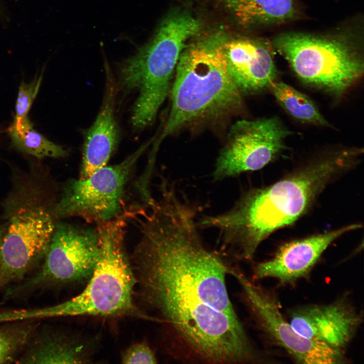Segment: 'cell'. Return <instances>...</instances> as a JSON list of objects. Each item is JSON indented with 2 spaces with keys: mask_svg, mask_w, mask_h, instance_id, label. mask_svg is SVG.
<instances>
[{
  "mask_svg": "<svg viewBox=\"0 0 364 364\" xmlns=\"http://www.w3.org/2000/svg\"><path fill=\"white\" fill-rule=\"evenodd\" d=\"M196 210L174 204L138 221L131 264L153 322L162 326L166 350L187 364H251L256 348L231 300L230 263L205 245Z\"/></svg>",
  "mask_w": 364,
  "mask_h": 364,
  "instance_id": "6da1fadb",
  "label": "cell"
},
{
  "mask_svg": "<svg viewBox=\"0 0 364 364\" xmlns=\"http://www.w3.org/2000/svg\"><path fill=\"white\" fill-rule=\"evenodd\" d=\"M362 152L351 147L324 154L269 186L247 191L230 210L203 217L199 224L218 230L237 259L251 260L262 241L304 214L329 184L356 164Z\"/></svg>",
  "mask_w": 364,
  "mask_h": 364,
  "instance_id": "7a4b0ae2",
  "label": "cell"
},
{
  "mask_svg": "<svg viewBox=\"0 0 364 364\" xmlns=\"http://www.w3.org/2000/svg\"><path fill=\"white\" fill-rule=\"evenodd\" d=\"M221 31L202 33L183 51L171 85V105L159 146L168 135L198 121L218 119L239 109L243 95L228 70Z\"/></svg>",
  "mask_w": 364,
  "mask_h": 364,
  "instance_id": "3957f363",
  "label": "cell"
},
{
  "mask_svg": "<svg viewBox=\"0 0 364 364\" xmlns=\"http://www.w3.org/2000/svg\"><path fill=\"white\" fill-rule=\"evenodd\" d=\"M126 219L122 215L97 224L100 253L87 285L77 296L51 308L50 315L128 316L152 322L133 303L136 282L125 249Z\"/></svg>",
  "mask_w": 364,
  "mask_h": 364,
  "instance_id": "277c9868",
  "label": "cell"
},
{
  "mask_svg": "<svg viewBox=\"0 0 364 364\" xmlns=\"http://www.w3.org/2000/svg\"><path fill=\"white\" fill-rule=\"evenodd\" d=\"M203 24L189 8L168 12L146 45L122 63L120 85L139 93L134 106L142 111L159 109L170 91L179 57L190 41L201 32Z\"/></svg>",
  "mask_w": 364,
  "mask_h": 364,
  "instance_id": "5b68a950",
  "label": "cell"
},
{
  "mask_svg": "<svg viewBox=\"0 0 364 364\" xmlns=\"http://www.w3.org/2000/svg\"><path fill=\"white\" fill-rule=\"evenodd\" d=\"M273 45L299 80L333 96L343 95L362 76V58L345 40L289 33L276 37Z\"/></svg>",
  "mask_w": 364,
  "mask_h": 364,
  "instance_id": "8992f818",
  "label": "cell"
},
{
  "mask_svg": "<svg viewBox=\"0 0 364 364\" xmlns=\"http://www.w3.org/2000/svg\"><path fill=\"white\" fill-rule=\"evenodd\" d=\"M151 142L117 164L106 165L84 179L67 182L55 206V215L78 217L97 224L123 215L125 186L138 160Z\"/></svg>",
  "mask_w": 364,
  "mask_h": 364,
  "instance_id": "52a82bcc",
  "label": "cell"
},
{
  "mask_svg": "<svg viewBox=\"0 0 364 364\" xmlns=\"http://www.w3.org/2000/svg\"><path fill=\"white\" fill-rule=\"evenodd\" d=\"M229 268V275L238 282L243 302L259 330L296 362L335 364L346 362L343 351L298 333L284 317L275 295L248 279L239 268L233 265Z\"/></svg>",
  "mask_w": 364,
  "mask_h": 364,
  "instance_id": "ba28073f",
  "label": "cell"
},
{
  "mask_svg": "<svg viewBox=\"0 0 364 364\" xmlns=\"http://www.w3.org/2000/svg\"><path fill=\"white\" fill-rule=\"evenodd\" d=\"M292 132L277 117L239 120L228 132L213 172L215 181L261 169L285 147Z\"/></svg>",
  "mask_w": 364,
  "mask_h": 364,
  "instance_id": "9c48e42d",
  "label": "cell"
},
{
  "mask_svg": "<svg viewBox=\"0 0 364 364\" xmlns=\"http://www.w3.org/2000/svg\"><path fill=\"white\" fill-rule=\"evenodd\" d=\"M99 253L97 229L80 228L66 223H58L55 225L41 268L22 288L89 279Z\"/></svg>",
  "mask_w": 364,
  "mask_h": 364,
  "instance_id": "30bf717a",
  "label": "cell"
},
{
  "mask_svg": "<svg viewBox=\"0 0 364 364\" xmlns=\"http://www.w3.org/2000/svg\"><path fill=\"white\" fill-rule=\"evenodd\" d=\"M55 225L40 206L20 208L12 216L0 243V290L23 279L45 256Z\"/></svg>",
  "mask_w": 364,
  "mask_h": 364,
  "instance_id": "8fae6325",
  "label": "cell"
},
{
  "mask_svg": "<svg viewBox=\"0 0 364 364\" xmlns=\"http://www.w3.org/2000/svg\"><path fill=\"white\" fill-rule=\"evenodd\" d=\"M362 316L344 297L324 305L292 309L289 322L302 336L343 351L355 336Z\"/></svg>",
  "mask_w": 364,
  "mask_h": 364,
  "instance_id": "7c38bea8",
  "label": "cell"
},
{
  "mask_svg": "<svg viewBox=\"0 0 364 364\" xmlns=\"http://www.w3.org/2000/svg\"><path fill=\"white\" fill-rule=\"evenodd\" d=\"M354 223L323 234L296 240L281 246L270 259L256 264L253 281L272 278L291 284L307 277L329 246L343 235L359 229Z\"/></svg>",
  "mask_w": 364,
  "mask_h": 364,
  "instance_id": "4fadbf2b",
  "label": "cell"
},
{
  "mask_svg": "<svg viewBox=\"0 0 364 364\" xmlns=\"http://www.w3.org/2000/svg\"><path fill=\"white\" fill-rule=\"evenodd\" d=\"M224 52L229 74L243 96L269 89L276 80L271 51L263 41L228 35Z\"/></svg>",
  "mask_w": 364,
  "mask_h": 364,
  "instance_id": "5bb4252c",
  "label": "cell"
},
{
  "mask_svg": "<svg viewBox=\"0 0 364 364\" xmlns=\"http://www.w3.org/2000/svg\"><path fill=\"white\" fill-rule=\"evenodd\" d=\"M108 74L102 106L84 138L78 178L80 179L88 178L106 166L118 142V129L114 114V86Z\"/></svg>",
  "mask_w": 364,
  "mask_h": 364,
  "instance_id": "9a60e30c",
  "label": "cell"
},
{
  "mask_svg": "<svg viewBox=\"0 0 364 364\" xmlns=\"http://www.w3.org/2000/svg\"><path fill=\"white\" fill-rule=\"evenodd\" d=\"M29 344L19 362L85 363L90 362L93 353L89 343L57 331L39 333Z\"/></svg>",
  "mask_w": 364,
  "mask_h": 364,
  "instance_id": "2e32d148",
  "label": "cell"
},
{
  "mask_svg": "<svg viewBox=\"0 0 364 364\" xmlns=\"http://www.w3.org/2000/svg\"><path fill=\"white\" fill-rule=\"evenodd\" d=\"M239 25L251 27L283 22L292 19L293 0H219Z\"/></svg>",
  "mask_w": 364,
  "mask_h": 364,
  "instance_id": "e0dca14e",
  "label": "cell"
},
{
  "mask_svg": "<svg viewBox=\"0 0 364 364\" xmlns=\"http://www.w3.org/2000/svg\"><path fill=\"white\" fill-rule=\"evenodd\" d=\"M8 131L12 145L21 152L38 158H60L67 154L62 147L37 131L28 116L15 117Z\"/></svg>",
  "mask_w": 364,
  "mask_h": 364,
  "instance_id": "ac0fdd59",
  "label": "cell"
},
{
  "mask_svg": "<svg viewBox=\"0 0 364 364\" xmlns=\"http://www.w3.org/2000/svg\"><path fill=\"white\" fill-rule=\"evenodd\" d=\"M269 89L283 109L296 120L315 125L329 126L328 121L306 95L277 80L271 83Z\"/></svg>",
  "mask_w": 364,
  "mask_h": 364,
  "instance_id": "d6986e66",
  "label": "cell"
},
{
  "mask_svg": "<svg viewBox=\"0 0 364 364\" xmlns=\"http://www.w3.org/2000/svg\"><path fill=\"white\" fill-rule=\"evenodd\" d=\"M32 326H12L0 328V363L14 360L16 354L29 341Z\"/></svg>",
  "mask_w": 364,
  "mask_h": 364,
  "instance_id": "ffe728a7",
  "label": "cell"
},
{
  "mask_svg": "<svg viewBox=\"0 0 364 364\" xmlns=\"http://www.w3.org/2000/svg\"><path fill=\"white\" fill-rule=\"evenodd\" d=\"M44 72L42 68L39 75H36L29 82L22 81L18 88L16 102V115L15 117H23L28 113L39 90Z\"/></svg>",
  "mask_w": 364,
  "mask_h": 364,
  "instance_id": "44dd1931",
  "label": "cell"
},
{
  "mask_svg": "<svg viewBox=\"0 0 364 364\" xmlns=\"http://www.w3.org/2000/svg\"><path fill=\"white\" fill-rule=\"evenodd\" d=\"M123 363H157L158 359L155 352L146 342L133 344L122 352Z\"/></svg>",
  "mask_w": 364,
  "mask_h": 364,
  "instance_id": "7402d4cb",
  "label": "cell"
},
{
  "mask_svg": "<svg viewBox=\"0 0 364 364\" xmlns=\"http://www.w3.org/2000/svg\"><path fill=\"white\" fill-rule=\"evenodd\" d=\"M5 231V229H4V227L0 226V243H1V242L2 240V239L3 238V236L4 234Z\"/></svg>",
  "mask_w": 364,
  "mask_h": 364,
  "instance_id": "603a6c76",
  "label": "cell"
}]
</instances>
